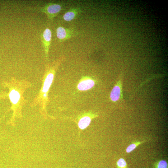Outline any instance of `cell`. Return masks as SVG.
<instances>
[{"label": "cell", "instance_id": "obj_1", "mask_svg": "<svg viewBox=\"0 0 168 168\" xmlns=\"http://www.w3.org/2000/svg\"><path fill=\"white\" fill-rule=\"evenodd\" d=\"M63 7V5L61 3L49 2L37 9V11L45 13L49 20L52 21L59 14Z\"/></svg>", "mask_w": 168, "mask_h": 168}, {"label": "cell", "instance_id": "obj_2", "mask_svg": "<svg viewBox=\"0 0 168 168\" xmlns=\"http://www.w3.org/2000/svg\"><path fill=\"white\" fill-rule=\"evenodd\" d=\"M56 34L58 41L62 42L77 36L79 35V32L73 28L59 26L56 29Z\"/></svg>", "mask_w": 168, "mask_h": 168}, {"label": "cell", "instance_id": "obj_3", "mask_svg": "<svg viewBox=\"0 0 168 168\" xmlns=\"http://www.w3.org/2000/svg\"><path fill=\"white\" fill-rule=\"evenodd\" d=\"M42 44L46 57H48L49 49L51 42L52 33L49 28H46L41 35Z\"/></svg>", "mask_w": 168, "mask_h": 168}, {"label": "cell", "instance_id": "obj_4", "mask_svg": "<svg viewBox=\"0 0 168 168\" xmlns=\"http://www.w3.org/2000/svg\"><path fill=\"white\" fill-rule=\"evenodd\" d=\"M82 12L80 7H74L70 8L63 16V19L67 21H70L76 19Z\"/></svg>", "mask_w": 168, "mask_h": 168}, {"label": "cell", "instance_id": "obj_5", "mask_svg": "<svg viewBox=\"0 0 168 168\" xmlns=\"http://www.w3.org/2000/svg\"><path fill=\"white\" fill-rule=\"evenodd\" d=\"M123 97L122 84L119 80L112 90L110 94V98L113 102H115Z\"/></svg>", "mask_w": 168, "mask_h": 168}, {"label": "cell", "instance_id": "obj_6", "mask_svg": "<svg viewBox=\"0 0 168 168\" xmlns=\"http://www.w3.org/2000/svg\"><path fill=\"white\" fill-rule=\"evenodd\" d=\"M54 70L52 69L47 75L41 89V92L43 93H46L48 91L53 81L54 78Z\"/></svg>", "mask_w": 168, "mask_h": 168}, {"label": "cell", "instance_id": "obj_7", "mask_svg": "<svg viewBox=\"0 0 168 168\" xmlns=\"http://www.w3.org/2000/svg\"><path fill=\"white\" fill-rule=\"evenodd\" d=\"M95 84V81L93 79L89 78H85L80 82L77 87L80 91H86L92 88Z\"/></svg>", "mask_w": 168, "mask_h": 168}, {"label": "cell", "instance_id": "obj_8", "mask_svg": "<svg viewBox=\"0 0 168 168\" xmlns=\"http://www.w3.org/2000/svg\"><path fill=\"white\" fill-rule=\"evenodd\" d=\"M19 92L15 89H12L9 94V98L11 102L14 105L17 104L20 99Z\"/></svg>", "mask_w": 168, "mask_h": 168}, {"label": "cell", "instance_id": "obj_9", "mask_svg": "<svg viewBox=\"0 0 168 168\" xmlns=\"http://www.w3.org/2000/svg\"><path fill=\"white\" fill-rule=\"evenodd\" d=\"M91 118L89 116H84L81 118L78 122V126L81 129L86 128L90 124L91 122Z\"/></svg>", "mask_w": 168, "mask_h": 168}, {"label": "cell", "instance_id": "obj_10", "mask_svg": "<svg viewBox=\"0 0 168 168\" xmlns=\"http://www.w3.org/2000/svg\"><path fill=\"white\" fill-rule=\"evenodd\" d=\"M144 142L145 141H136L135 142H133L126 148V152L127 153L131 152L135 149L138 146Z\"/></svg>", "mask_w": 168, "mask_h": 168}, {"label": "cell", "instance_id": "obj_11", "mask_svg": "<svg viewBox=\"0 0 168 168\" xmlns=\"http://www.w3.org/2000/svg\"><path fill=\"white\" fill-rule=\"evenodd\" d=\"M155 168H168V163L165 160H160L155 164Z\"/></svg>", "mask_w": 168, "mask_h": 168}, {"label": "cell", "instance_id": "obj_12", "mask_svg": "<svg viewBox=\"0 0 168 168\" xmlns=\"http://www.w3.org/2000/svg\"><path fill=\"white\" fill-rule=\"evenodd\" d=\"M116 164L118 168H128L126 162L123 158L119 159L116 162Z\"/></svg>", "mask_w": 168, "mask_h": 168}, {"label": "cell", "instance_id": "obj_13", "mask_svg": "<svg viewBox=\"0 0 168 168\" xmlns=\"http://www.w3.org/2000/svg\"><path fill=\"white\" fill-rule=\"evenodd\" d=\"M43 98H47V93H43Z\"/></svg>", "mask_w": 168, "mask_h": 168}]
</instances>
